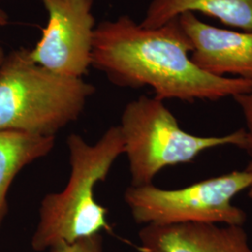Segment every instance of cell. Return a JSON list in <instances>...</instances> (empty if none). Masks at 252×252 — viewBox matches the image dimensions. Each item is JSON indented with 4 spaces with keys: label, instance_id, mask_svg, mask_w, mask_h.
Wrapping results in <instances>:
<instances>
[{
    "label": "cell",
    "instance_id": "obj_1",
    "mask_svg": "<svg viewBox=\"0 0 252 252\" xmlns=\"http://www.w3.org/2000/svg\"><path fill=\"white\" fill-rule=\"evenodd\" d=\"M192 45L179 18L147 28L129 15L96 25L92 66L121 87L150 86L160 100L222 99L252 88V81L218 77L191 61Z\"/></svg>",
    "mask_w": 252,
    "mask_h": 252
},
{
    "label": "cell",
    "instance_id": "obj_2",
    "mask_svg": "<svg viewBox=\"0 0 252 252\" xmlns=\"http://www.w3.org/2000/svg\"><path fill=\"white\" fill-rule=\"evenodd\" d=\"M66 144L69 179L62 191L49 193L41 201L39 220L31 240L36 252L111 231L108 209L95 201L94 188L107 179L112 164L125 153L119 126L110 127L95 144H88L77 134L68 135Z\"/></svg>",
    "mask_w": 252,
    "mask_h": 252
},
{
    "label": "cell",
    "instance_id": "obj_3",
    "mask_svg": "<svg viewBox=\"0 0 252 252\" xmlns=\"http://www.w3.org/2000/svg\"><path fill=\"white\" fill-rule=\"evenodd\" d=\"M95 87L53 72L19 48L0 64V130L53 136L77 121Z\"/></svg>",
    "mask_w": 252,
    "mask_h": 252
},
{
    "label": "cell",
    "instance_id": "obj_4",
    "mask_svg": "<svg viewBox=\"0 0 252 252\" xmlns=\"http://www.w3.org/2000/svg\"><path fill=\"white\" fill-rule=\"evenodd\" d=\"M129 162L131 186L152 184L164 167L193 161L217 147L241 148L244 128L217 136L191 135L181 129L162 100L141 95L126 105L119 125Z\"/></svg>",
    "mask_w": 252,
    "mask_h": 252
},
{
    "label": "cell",
    "instance_id": "obj_5",
    "mask_svg": "<svg viewBox=\"0 0 252 252\" xmlns=\"http://www.w3.org/2000/svg\"><path fill=\"white\" fill-rule=\"evenodd\" d=\"M252 184V172L233 171L181 189H163L153 184L131 186L125 192V200L139 224L243 226L247 214L233 205V199Z\"/></svg>",
    "mask_w": 252,
    "mask_h": 252
},
{
    "label": "cell",
    "instance_id": "obj_6",
    "mask_svg": "<svg viewBox=\"0 0 252 252\" xmlns=\"http://www.w3.org/2000/svg\"><path fill=\"white\" fill-rule=\"evenodd\" d=\"M48 21L30 57L53 72L82 78L92 66L94 0H40Z\"/></svg>",
    "mask_w": 252,
    "mask_h": 252
},
{
    "label": "cell",
    "instance_id": "obj_7",
    "mask_svg": "<svg viewBox=\"0 0 252 252\" xmlns=\"http://www.w3.org/2000/svg\"><path fill=\"white\" fill-rule=\"evenodd\" d=\"M192 45L191 61L203 71L252 81V31H235L210 26L195 13L179 17Z\"/></svg>",
    "mask_w": 252,
    "mask_h": 252
},
{
    "label": "cell",
    "instance_id": "obj_8",
    "mask_svg": "<svg viewBox=\"0 0 252 252\" xmlns=\"http://www.w3.org/2000/svg\"><path fill=\"white\" fill-rule=\"evenodd\" d=\"M138 236L140 252H252L243 226L148 224Z\"/></svg>",
    "mask_w": 252,
    "mask_h": 252
},
{
    "label": "cell",
    "instance_id": "obj_9",
    "mask_svg": "<svg viewBox=\"0 0 252 252\" xmlns=\"http://www.w3.org/2000/svg\"><path fill=\"white\" fill-rule=\"evenodd\" d=\"M187 12H200L252 31V0H152L139 24L147 28L162 27Z\"/></svg>",
    "mask_w": 252,
    "mask_h": 252
},
{
    "label": "cell",
    "instance_id": "obj_10",
    "mask_svg": "<svg viewBox=\"0 0 252 252\" xmlns=\"http://www.w3.org/2000/svg\"><path fill=\"white\" fill-rule=\"evenodd\" d=\"M55 137L0 130V227L8 213L7 194L15 177L31 162L51 153Z\"/></svg>",
    "mask_w": 252,
    "mask_h": 252
},
{
    "label": "cell",
    "instance_id": "obj_11",
    "mask_svg": "<svg viewBox=\"0 0 252 252\" xmlns=\"http://www.w3.org/2000/svg\"><path fill=\"white\" fill-rule=\"evenodd\" d=\"M50 252H103V238L98 234L83 237L72 243L60 242L53 246Z\"/></svg>",
    "mask_w": 252,
    "mask_h": 252
},
{
    "label": "cell",
    "instance_id": "obj_12",
    "mask_svg": "<svg viewBox=\"0 0 252 252\" xmlns=\"http://www.w3.org/2000/svg\"><path fill=\"white\" fill-rule=\"evenodd\" d=\"M234 99L241 108L246 124L244 142L240 149L252 157V88L247 93L236 95Z\"/></svg>",
    "mask_w": 252,
    "mask_h": 252
},
{
    "label": "cell",
    "instance_id": "obj_13",
    "mask_svg": "<svg viewBox=\"0 0 252 252\" xmlns=\"http://www.w3.org/2000/svg\"><path fill=\"white\" fill-rule=\"evenodd\" d=\"M9 21V16L7 12L0 7V28L5 27L8 24Z\"/></svg>",
    "mask_w": 252,
    "mask_h": 252
},
{
    "label": "cell",
    "instance_id": "obj_14",
    "mask_svg": "<svg viewBox=\"0 0 252 252\" xmlns=\"http://www.w3.org/2000/svg\"><path fill=\"white\" fill-rule=\"evenodd\" d=\"M246 170H248V171L252 172V162L249 163V165H248V167L246 168ZM249 192H248V194H249V197L250 198L252 199V184L251 185V187L249 188Z\"/></svg>",
    "mask_w": 252,
    "mask_h": 252
},
{
    "label": "cell",
    "instance_id": "obj_15",
    "mask_svg": "<svg viewBox=\"0 0 252 252\" xmlns=\"http://www.w3.org/2000/svg\"><path fill=\"white\" fill-rule=\"evenodd\" d=\"M5 52H4V50H3V48H1L0 47V64L2 63V61H3V59H4V57H5Z\"/></svg>",
    "mask_w": 252,
    "mask_h": 252
}]
</instances>
